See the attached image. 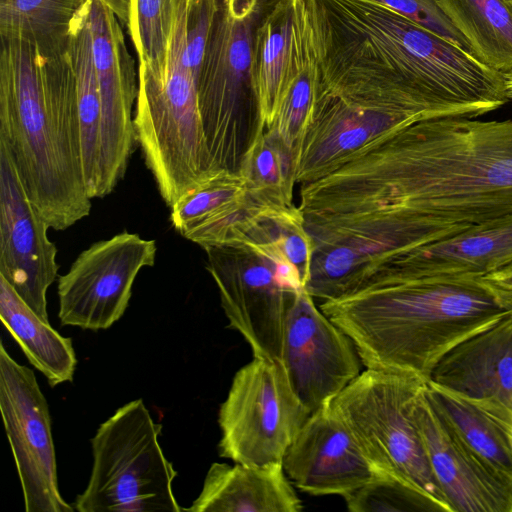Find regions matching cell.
<instances>
[{"mask_svg": "<svg viewBox=\"0 0 512 512\" xmlns=\"http://www.w3.org/2000/svg\"><path fill=\"white\" fill-rule=\"evenodd\" d=\"M512 431V310L450 350L430 380Z\"/></svg>", "mask_w": 512, "mask_h": 512, "instance_id": "2e32d148", "label": "cell"}, {"mask_svg": "<svg viewBox=\"0 0 512 512\" xmlns=\"http://www.w3.org/2000/svg\"><path fill=\"white\" fill-rule=\"evenodd\" d=\"M204 250L229 327L244 337L254 357L280 361L286 317L297 292L304 288L249 247Z\"/></svg>", "mask_w": 512, "mask_h": 512, "instance_id": "9c48e42d", "label": "cell"}, {"mask_svg": "<svg viewBox=\"0 0 512 512\" xmlns=\"http://www.w3.org/2000/svg\"><path fill=\"white\" fill-rule=\"evenodd\" d=\"M506 86L509 93L510 98L512 99V71L508 73H504Z\"/></svg>", "mask_w": 512, "mask_h": 512, "instance_id": "d6a6232c", "label": "cell"}, {"mask_svg": "<svg viewBox=\"0 0 512 512\" xmlns=\"http://www.w3.org/2000/svg\"><path fill=\"white\" fill-rule=\"evenodd\" d=\"M319 307L351 338L366 368L426 381L450 350L512 310L469 277L374 281Z\"/></svg>", "mask_w": 512, "mask_h": 512, "instance_id": "3957f363", "label": "cell"}, {"mask_svg": "<svg viewBox=\"0 0 512 512\" xmlns=\"http://www.w3.org/2000/svg\"><path fill=\"white\" fill-rule=\"evenodd\" d=\"M297 496L282 464L213 463L190 512H299Z\"/></svg>", "mask_w": 512, "mask_h": 512, "instance_id": "ffe728a7", "label": "cell"}, {"mask_svg": "<svg viewBox=\"0 0 512 512\" xmlns=\"http://www.w3.org/2000/svg\"><path fill=\"white\" fill-rule=\"evenodd\" d=\"M0 318L30 364L51 387L73 380L77 358L72 339L39 317L2 276Z\"/></svg>", "mask_w": 512, "mask_h": 512, "instance_id": "7402d4cb", "label": "cell"}, {"mask_svg": "<svg viewBox=\"0 0 512 512\" xmlns=\"http://www.w3.org/2000/svg\"><path fill=\"white\" fill-rule=\"evenodd\" d=\"M343 498L352 512H447L444 506L416 486L383 473Z\"/></svg>", "mask_w": 512, "mask_h": 512, "instance_id": "f1b7e54d", "label": "cell"}, {"mask_svg": "<svg viewBox=\"0 0 512 512\" xmlns=\"http://www.w3.org/2000/svg\"><path fill=\"white\" fill-rule=\"evenodd\" d=\"M0 145L51 229L65 230L89 215L76 80L67 52L45 57L28 43L1 40Z\"/></svg>", "mask_w": 512, "mask_h": 512, "instance_id": "7a4b0ae2", "label": "cell"}, {"mask_svg": "<svg viewBox=\"0 0 512 512\" xmlns=\"http://www.w3.org/2000/svg\"><path fill=\"white\" fill-rule=\"evenodd\" d=\"M161 431L142 399L124 404L100 424L91 438L88 484L77 495L75 510L182 511L172 487L177 471L161 448Z\"/></svg>", "mask_w": 512, "mask_h": 512, "instance_id": "8992f818", "label": "cell"}, {"mask_svg": "<svg viewBox=\"0 0 512 512\" xmlns=\"http://www.w3.org/2000/svg\"><path fill=\"white\" fill-rule=\"evenodd\" d=\"M216 1L188 0L186 21L187 54L190 67L197 79L216 10Z\"/></svg>", "mask_w": 512, "mask_h": 512, "instance_id": "4dcf8cb0", "label": "cell"}, {"mask_svg": "<svg viewBox=\"0 0 512 512\" xmlns=\"http://www.w3.org/2000/svg\"><path fill=\"white\" fill-rule=\"evenodd\" d=\"M88 0H0L1 40L32 45L45 57L67 52L73 21Z\"/></svg>", "mask_w": 512, "mask_h": 512, "instance_id": "484cf974", "label": "cell"}, {"mask_svg": "<svg viewBox=\"0 0 512 512\" xmlns=\"http://www.w3.org/2000/svg\"><path fill=\"white\" fill-rule=\"evenodd\" d=\"M435 1L481 62L512 71V0Z\"/></svg>", "mask_w": 512, "mask_h": 512, "instance_id": "d4e9b609", "label": "cell"}, {"mask_svg": "<svg viewBox=\"0 0 512 512\" xmlns=\"http://www.w3.org/2000/svg\"><path fill=\"white\" fill-rule=\"evenodd\" d=\"M509 264H512V216L472 225L411 250L386 263L363 286L374 281L480 278Z\"/></svg>", "mask_w": 512, "mask_h": 512, "instance_id": "ac0fdd59", "label": "cell"}, {"mask_svg": "<svg viewBox=\"0 0 512 512\" xmlns=\"http://www.w3.org/2000/svg\"><path fill=\"white\" fill-rule=\"evenodd\" d=\"M327 245L361 244L435 218L481 224L512 216V119H427L381 133L303 186Z\"/></svg>", "mask_w": 512, "mask_h": 512, "instance_id": "6da1fadb", "label": "cell"}, {"mask_svg": "<svg viewBox=\"0 0 512 512\" xmlns=\"http://www.w3.org/2000/svg\"><path fill=\"white\" fill-rule=\"evenodd\" d=\"M49 225L30 202L13 161L0 145V276L45 322L47 291L58 276Z\"/></svg>", "mask_w": 512, "mask_h": 512, "instance_id": "5bb4252c", "label": "cell"}, {"mask_svg": "<svg viewBox=\"0 0 512 512\" xmlns=\"http://www.w3.org/2000/svg\"><path fill=\"white\" fill-rule=\"evenodd\" d=\"M296 0H280L258 30L254 79L261 128L269 129L279 111L292 57Z\"/></svg>", "mask_w": 512, "mask_h": 512, "instance_id": "cb8c5ba5", "label": "cell"}, {"mask_svg": "<svg viewBox=\"0 0 512 512\" xmlns=\"http://www.w3.org/2000/svg\"><path fill=\"white\" fill-rule=\"evenodd\" d=\"M88 2L74 18L67 54L76 80L83 174L88 195L93 199L96 198L99 171L101 99L93 58Z\"/></svg>", "mask_w": 512, "mask_h": 512, "instance_id": "603a6c76", "label": "cell"}, {"mask_svg": "<svg viewBox=\"0 0 512 512\" xmlns=\"http://www.w3.org/2000/svg\"><path fill=\"white\" fill-rule=\"evenodd\" d=\"M94 64L101 99L96 198L109 195L126 173L137 143L132 110L138 95L134 62L115 13L89 0Z\"/></svg>", "mask_w": 512, "mask_h": 512, "instance_id": "4fadbf2b", "label": "cell"}, {"mask_svg": "<svg viewBox=\"0 0 512 512\" xmlns=\"http://www.w3.org/2000/svg\"><path fill=\"white\" fill-rule=\"evenodd\" d=\"M380 4L472 53L435 0H367ZM473 54V53H472ZM474 55V54H473Z\"/></svg>", "mask_w": 512, "mask_h": 512, "instance_id": "f546056e", "label": "cell"}, {"mask_svg": "<svg viewBox=\"0 0 512 512\" xmlns=\"http://www.w3.org/2000/svg\"><path fill=\"white\" fill-rule=\"evenodd\" d=\"M280 0H217L198 76L210 171H239L262 131L254 79L259 28Z\"/></svg>", "mask_w": 512, "mask_h": 512, "instance_id": "277c9868", "label": "cell"}, {"mask_svg": "<svg viewBox=\"0 0 512 512\" xmlns=\"http://www.w3.org/2000/svg\"><path fill=\"white\" fill-rule=\"evenodd\" d=\"M426 395L456 438L493 474L512 483V431L464 398L431 381Z\"/></svg>", "mask_w": 512, "mask_h": 512, "instance_id": "44dd1931", "label": "cell"}, {"mask_svg": "<svg viewBox=\"0 0 512 512\" xmlns=\"http://www.w3.org/2000/svg\"><path fill=\"white\" fill-rule=\"evenodd\" d=\"M188 0H176L163 82L139 65L134 128L146 166L170 207L210 171L197 77L187 54Z\"/></svg>", "mask_w": 512, "mask_h": 512, "instance_id": "5b68a950", "label": "cell"}, {"mask_svg": "<svg viewBox=\"0 0 512 512\" xmlns=\"http://www.w3.org/2000/svg\"><path fill=\"white\" fill-rule=\"evenodd\" d=\"M99 1H102V0H99Z\"/></svg>", "mask_w": 512, "mask_h": 512, "instance_id": "836d02e7", "label": "cell"}, {"mask_svg": "<svg viewBox=\"0 0 512 512\" xmlns=\"http://www.w3.org/2000/svg\"><path fill=\"white\" fill-rule=\"evenodd\" d=\"M310 415L281 362L253 357L235 373L220 406L219 455L250 466L282 464Z\"/></svg>", "mask_w": 512, "mask_h": 512, "instance_id": "ba28073f", "label": "cell"}, {"mask_svg": "<svg viewBox=\"0 0 512 512\" xmlns=\"http://www.w3.org/2000/svg\"><path fill=\"white\" fill-rule=\"evenodd\" d=\"M238 173L248 193L265 204L293 206L295 160L281 140L269 130L256 133Z\"/></svg>", "mask_w": 512, "mask_h": 512, "instance_id": "4316f807", "label": "cell"}, {"mask_svg": "<svg viewBox=\"0 0 512 512\" xmlns=\"http://www.w3.org/2000/svg\"><path fill=\"white\" fill-rule=\"evenodd\" d=\"M176 0H130L128 28L139 57L155 78L164 81Z\"/></svg>", "mask_w": 512, "mask_h": 512, "instance_id": "83f0119b", "label": "cell"}, {"mask_svg": "<svg viewBox=\"0 0 512 512\" xmlns=\"http://www.w3.org/2000/svg\"><path fill=\"white\" fill-rule=\"evenodd\" d=\"M282 466L297 488L312 495L343 497L379 474L330 404L309 416Z\"/></svg>", "mask_w": 512, "mask_h": 512, "instance_id": "9a60e30c", "label": "cell"}, {"mask_svg": "<svg viewBox=\"0 0 512 512\" xmlns=\"http://www.w3.org/2000/svg\"><path fill=\"white\" fill-rule=\"evenodd\" d=\"M255 203L239 173L218 170L170 206V220L181 236L203 249L235 246L241 241Z\"/></svg>", "mask_w": 512, "mask_h": 512, "instance_id": "d6986e66", "label": "cell"}, {"mask_svg": "<svg viewBox=\"0 0 512 512\" xmlns=\"http://www.w3.org/2000/svg\"><path fill=\"white\" fill-rule=\"evenodd\" d=\"M426 386L415 401L413 415L451 511L512 512V483L493 474L448 429L431 405Z\"/></svg>", "mask_w": 512, "mask_h": 512, "instance_id": "e0dca14e", "label": "cell"}, {"mask_svg": "<svg viewBox=\"0 0 512 512\" xmlns=\"http://www.w3.org/2000/svg\"><path fill=\"white\" fill-rule=\"evenodd\" d=\"M0 411L17 468L26 512H73L58 486L47 400L34 372L0 343Z\"/></svg>", "mask_w": 512, "mask_h": 512, "instance_id": "30bf717a", "label": "cell"}, {"mask_svg": "<svg viewBox=\"0 0 512 512\" xmlns=\"http://www.w3.org/2000/svg\"><path fill=\"white\" fill-rule=\"evenodd\" d=\"M427 382L413 374L366 368L330 407L379 473L411 483L452 512L434 478L413 415Z\"/></svg>", "mask_w": 512, "mask_h": 512, "instance_id": "52a82bcc", "label": "cell"}, {"mask_svg": "<svg viewBox=\"0 0 512 512\" xmlns=\"http://www.w3.org/2000/svg\"><path fill=\"white\" fill-rule=\"evenodd\" d=\"M480 279L512 306V264Z\"/></svg>", "mask_w": 512, "mask_h": 512, "instance_id": "1f68e13d", "label": "cell"}, {"mask_svg": "<svg viewBox=\"0 0 512 512\" xmlns=\"http://www.w3.org/2000/svg\"><path fill=\"white\" fill-rule=\"evenodd\" d=\"M280 362L311 414L330 404L361 373L362 363L351 338L305 289L297 292L288 311Z\"/></svg>", "mask_w": 512, "mask_h": 512, "instance_id": "7c38bea8", "label": "cell"}, {"mask_svg": "<svg viewBox=\"0 0 512 512\" xmlns=\"http://www.w3.org/2000/svg\"><path fill=\"white\" fill-rule=\"evenodd\" d=\"M156 251L155 240L127 231L83 250L58 279L61 325L111 327L125 313L140 270L154 265Z\"/></svg>", "mask_w": 512, "mask_h": 512, "instance_id": "8fae6325", "label": "cell"}]
</instances>
